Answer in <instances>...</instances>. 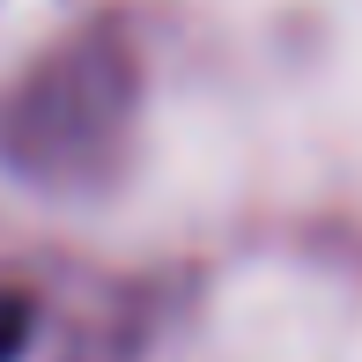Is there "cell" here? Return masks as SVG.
<instances>
[{"label":"cell","mask_w":362,"mask_h":362,"mask_svg":"<svg viewBox=\"0 0 362 362\" xmlns=\"http://www.w3.org/2000/svg\"><path fill=\"white\" fill-rule=\"evenodd\" d=\"M23 325H30V310L15 303V296H0V362L15 355V340H23Z\"/></svg>","instance_id":"1"}]
</instances>
